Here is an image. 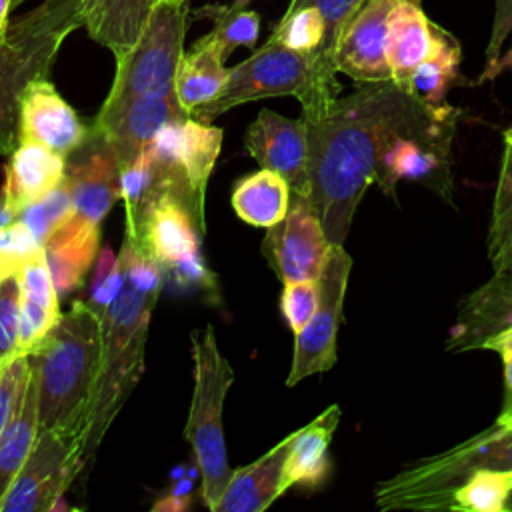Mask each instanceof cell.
Wrapping results in <instances>:
<instances>
[{"label": "cell", "instance_id": "f35d334b", "mask_svg": "<svg viewBox=\"0 0 512 512\" xmlns=\"http://www.w3.org/2000/svg\"><path fill=\"white\" fill-rule=\"evenodd\" d=\"M44 252L30 228L18 218L0 228V278L20 272L30 260Z\"/></svg>", "mask_w": 512, "mask_h": 512}, {"label": "cell", "instance_id": "ac0fdd59", "mask_svg": "<svg viewBox=\"0 0 512 512\" xmlns=\"http://www.w3.org/2000/svg\"><path fill=\"white\" fill-rule=\"evenodd\" d=\"M394 0H366L344 26L336 50L334 68L358 84L392 80L386 60V20Z\"/></svg>", "mask_w": 512, "mask_h": 512}, {"label": "cell", "instance_id": "8fae6325", "mask_svg": "<svg viewBox=\"0 0 512 512\" xmlns=\"http://www.w3.org/2000/svg\"><path fill=\"white\" fill-rule=\"evenodd\" d=\"M222 148V130L192 116L168 122L146 146L172 194L182 198L204 226L206 184Z\"/></svg>", "mask_w": 512, "mask_h": 512}, {"label": "cell", "instance_id": "9c48e42d", "mask_svg": "<svg viewBox=\"0 0 512 512\" xmlns=\"http://www.w3.org/2000/svg\"><path fill=\"white\" fill-rule=\"evenodd\" d=\"M188 8L160 0L134 48L116 60L112 88L100 110H112L132 96L172 94L184 54Z\"/></svg>", "mask_w": 512, "mask_h": 512}, {"label": "cell", "instance_id": "816d5d0a", "mask_svg": "<svg viewBox=\"0 0 512 512\" xmlns=\"http://www.w3.org/2000/svg\"><path fill=\"white\" fill-rule=\"evenodd\" d=\"M252 2H254V0H234L232 4H234V6H238V8H248Z\"/></svg>", "mask_w": 512, "mask_h": 512}, {"label": "cell", "instance_id": "3957f363", "mask_svg": "<svg viewBox=\"0 0 512 512\" xmlns=\"http://www.w3.org/2000/svg\"><path fill=\"white\" fill-rule=\"evenodd\" d=\"M158 294L160 290L136 288L124 280V288L102 318V366L84 428L82 474L90 470L106 430L142 376L144 348Z\"/></svg>", "mask_w": 512, "mask_h": 512}, {"label": "cell", "instance_id": "d6a6232c", "mask_svg": "<svg viewBox=\"0 0 512 512\" xmlns=\"http://www.w3.org/2000/svg\"><path fill=\"white\" fill-rule=\"evenodd\" d=\"M194 18L212 22L208 36L214 40L224 60L236 48H254L260 36V14L234 4H204L194 12Z\"/></svg>", "mask_w": 512, "mask_h": 512}, {"label": "cell", "instance_id": "6da1fadb", "mask_svg": "<svg viewBox=\"0 0 512 512\" xmlns=\"http://www.w3.org/2000/svg\"><path fill=\"white\" fill-rule=\"evenodd\" d=\"M408 94L392 80L360 84L318 118H302L308 138V200L330 244H344L356 208L374 182L382 134Z\"/></svg>", "mask_w": 512, "mask_h": 512}, {"label": "cell", "instance_id": "603a6c76", "mask_svg": "<svg viewBox=\"0 0 512 512\" xmlns=\"http://www.w3.org/2000/svg\"><path fill=\"white\" fill-rule=\"evenodd\" d=\"M292 444V434L280 440L264 456L244 468L232 470L228 486L214 512H262L282 492V470Z\"/></svg>", "mask_w": 512, "mask_h": 512}, {"label": "cell", "instance_id": "83f0119b", "mask_svg": "<svg viewBox=\"0 0 512 512\" xmlns=\"http://www.w3.org/2000/svg\"><path fill=\"white\" fill-rule=\"evenodd\" d=\"M224 62L226 60L208 34L198 38L192 48L182 54L176 68L174 90L188 116L198 106L208 104L220 94L230 70L224 66Z\"/></svg>", "mask_w": 512, "mask_h": 512}, {"label": "cell", "instance_id": "e0dca14e", "mask_svg": "<svg viewBox=\"0 0 512 512\" xmlns=\"http://www.w3.org/2000/svg\"><path fill=\"white\" fill-rule=\"evenodd\" d=\"M246 150L260 168L280 174L292 194L308 198V138L302 116L292 120L262 108L246 130Z\"/></svg>", "mask_w": 512, "mask_h": 512}, {"label": "cell", "instance_id": "b9f144b4", "mask_svg": "<svg viewBox=\"0 0 512 512\" xmlns=\"http://www.w3.org/2000/svg\"><path fill=\"white\" fill-rule=\"evenodd\" d=\"M28 374H30L28 356L14 358L6 366V370L0 374V438H2V432L12 416V408H14L18 390L28 380Z\"/></svg>", "mask_w": 512, "mask_h": 512}, {"label": "cell", "instance_id": "52a82bcc", "mask_svg": "<svg viewBox=\"0 0 512 512\" xmlns=\"http://www.w3.org/2000/svg\"><path fill=\"white\" fill-rule=\"evenodd\" d=\"M458 110L430 106L408 94L402 110L382 134L374 182L384 194H394L400 180L422 182L438 192H450V148Z\"/></svg>", "mask_w": 512, "mask_h": 512}, {"label": "cell", "instance_id": "f546056e", "mask_svg": "<svg viewBox=\"0 0 512 512\" xmlns=\"http://www.w3.org/2000/svg\"><path fill=\"white\" fill-rule=\"evenodd\" d=\"M292 190L288 182L266 168L240 178L232 188L234 212L256 228H270L280 222L290 206Z\"/></svg>", "mask_w": 512, "mask_h": 512}, {"label": "cell", "instance_id": "5bb4252c", "mask_svg": "<svg viewBox=\"0 0 512 512\" xmlns=\"http://www.w3.org/2000/svg\"><path fill=\"white\" fill-rule=\"evenodd\" d=\"M184 118L188 114L180 106L176 92L142 94L128 98L112 110H100L92 120V130L108 144L122 172L140 156L164 124Z\"/></svg>", "mask_w": 512, "mask_h": 512}, {"label": "cell", "instance_id": "484cf974", "mask_svg": "<svg viewBox=\"0 0 512 512\" xmlns=\"http://www.w3.org/2000/svg\"><path fill=\"white\" fill-rule=\"evenodd\" d=\"M160 0H80L82 26L114 58L126 56L140 40Z\"/></svg>", "mask_w": 512, "mask_h": 512}, {"label": "cell", "instance_id": "7dc6e473", "mask_svg": "<svg viewBox=\"0 0 512 512\" xmlns=\"http://www.w3.org/2000/svg\"><path fill=\"white\" fill-rule=\"evenodd\" d=\"M480 348H484V350H494V352H498L500 356L506 354V352H510V350H512V322L506 324V326H504L502 330H498L496 334H492L490 338H486Z\"/></svg>", "mask_w": 512, "mask_h": 512}, {"label": "cell", "instance_id": "cb8c5ba5", "mask_svg": "<svg viewBox=\"0 0 512 512\" xmlns=\"http://www.w3.org/2000/svg\"><path fill=\"white\" fill-rule=\"evenodd\" d=\"M4 172L2 192L22 212L62 184L66 158L38 142L22 140L10 154Z\"/></svg>", "mask_w": 512, "mask_h": 512}, {"label": "cell", "instance_id": "8d00e7d4", "mask_svg": "<svg viewBox=\"0 0 512 512\" xmlns=\"http://www.w3.org/2000/svg\"><path fill=\"white\" fill-rule=\"evenodd\" d=\"M20 272L0 278V368L18 358L20 336Z\"/></svg>", "mask_w": 512, "mask_h": 512}, {"label": "cell", "instance_id": "836d02e7", "mask_svg": "<svg viewBox=\"0 0 512 512\" xmlns=\"http://www.w3.org/2000/svg\"><path fill=\"white\" fill-rule=\"evenodd\" d=\"M512 470H474L452 494L448 512H506Z\"/></svg>", "mask_w": 512, "mask_h": 512}, {"label": "cell", "instance_id": "277c9868", "mask_svg": "<svg viewBox=\"0 0 512 512\" xmlns=\"http://www.w3.org/2000/svg\"><path fill=\"white\" fill-rule=\"evenodd\" d=\"M82 26L80 0H42L12 18L0 38V152L18 146V106L26 86L48 78L64 40Z\"/></svg>", "mask_w": 512, "mask_h": 512}, {"label": "cell", "instance_id": "11a10c76", "mask_svg": "<svg viewBox=\"0 0 512 512\" xmlns=\"http://www.w3.org/2000/svg\"><path fill=\"white\" fill-rule=\"evenodd\" d=\"M10 2H12V8H18V6H20L24 0H10Z\"/></svg>", "mask_w": 512, "mask_h": 512}, {"label": "cell", "instance_id": "c3c4849f", "mask_svg": "<svg viewBox=\"0 0 512 512\" xmlns=\"http://www.w3.org/2000/svg\"><path fill=\"white\" fill-rule=\"evenodd\" d=\"M20 210L6 198V194L0 190V228L8 226L10 222L18 220Z\"/></svg>", "mask_w": 512, "mask_h": 512}, {"label": "cell", "instance_id": "f6af8a7d", "mask_svg": "<svg viewBox=\"0 0 512 512\" xmlns=\"http://www.w3.org/2000/svg\"><path fill=\"white\" fill-rule=\"evenodd\" d=\"M502 362H504V402L496 418V424L512 416V350L502 354Z\"/></svg>", "mask_w": 512, "mask_h": 512}, {"label": "cell", "instance_id": "f5cc1de1", "mask_svg": "<svg viewBox=\"0 0 512 512\" xmlns=\"http://www.w3.org/2000/svg\"><path fill=\"white\" fill-rule=\"evenodd\" d=\"M494 424H496V422H494ZM498 426H512V416H510V418H506L504 422H500Z\"/></svg>", "mask_w": 512, "mask_h": 512}, {"label": "cell", "instance_id": "4fadbf2b", "mask_svg": "<svg viewBox=\"0 0 512 512\" xmlns=\"http://www.w3.org/2000/svg\"><path fill=\"white\" fill-rule=\"evenodd\" d=\"M266 230L262 254L282 284L318 280L332 244L306 196L292 194L286 216Z\"/></svg>", "mask_w": 512, "mask_h": 512}, {"label": "cell", "instance_id": "44dd1931", "mask_svg": "<svg viewBox=\"0 0 512 512\" xmlns=\"http://www.w3.org/2000/svg\"><path fill=\"white\" fill-rule=\"evenodd\" d=\"M432 50V22L422 10V0H394L386 20V60L392 82L408 90L416 66Z\"/></svg>", "mask_w": 512, "mask_h": 512}, {"label": "cell", "instance_id": "f1b7e54d", "mask_svg": "<svg viewBox=\"0 0 512 512\" xmlns=\"http://www.w3.org/2000/svg\"><path fill=\"white\" fill-rule=\"evenodd\" d=\"M38 434V380L30 368L28 380L18 390L12 416L0 438V502L26 462Z\"/></svg>", "mask_w": 512, "mask_h": 512}, {"label": "cell", "instance_id": "60d3db41", "mask_svg": "<svg viewBox=\"0 0 512 512\" xmlns=\"http://www.w3.org/2000/svg\"><path fill=\"white\" fill-rule=\"evenodd\" d=\"M488 258L494 274H512V198L504 208L492 212L488 228Z\"/></svg>", "mask_w": 512, "mask_h": 512}, {"label": "cell", "instance_id": "8992f818", "mask_svg": "<svg viewBox=\"0 0 512 512\" xmlns=\"http://www.w3.org/2000/svg\"><path fill=\"white\" fill-rule=\"evenodd\" d=\"M480 468L512 470V426L484 430L444 452L422 458L374 488L380 510H448L454 490Z\"/></svg>", "mask_w": 512, "mask_h": 512}, {"label": "cell", "instance_id": "ab89813d", "mask_svg": "<svg viewBox=\"0 0 512 512\" xmlns=\"http://www.w3.org/2000/svg\"><path fill=\"white\" fill-rule=\"evenodd\" d=\"M318 282L316 280H302V282H284L280 308L284 314L286 324L296 334L300 332L318 306Z\"/></svg>", "mask_w": 512, "mask_h": 512}, {"label": "cell", "instance_id": "d6986e66", "mask_svg": "<svg viewBox=\"0 0 512 512\" xmlns=\"http://www.w3.org/2000/svg\"><path fill=\"white\" fill-rule=\"evenodd\" d=\"M202 234L204 226L198 222L190 206L176 194L168 192L152 206L140 236L132 242L162 268H168L200 252Z\"/></svg>", "mask_w": 512, "mask_h": 512}, {"label": "cell", "instance_id": "7c38bea8", "mask_svg": "<svg viewBox=\"0 0 512 512\" xmlns=\"http://www.w3.org/2000/svg\"><path fill=\"white\" fill-rule=\"evenodd\" d=\"M350 270L352 256L344 250V244H332L316 280L320 294L316 312L308 324L294 334V358L286 386H294L312 374L326 372L336 364V336Z\"/></svg>", "mask_w": 512, "mask_h": 512}, {"label": "cell", "instance_id": "4316f807", "mask_svg": "<svg viewBox=\"0 0 512 512\" xmlns=\"http://www.w3.org/2000/svg\"><path fill=\"white\" fill-rule=\"evenodd\" d=\"M20 290L18 356H28L60 318V296L48 270L46 252L20 270Z\"/></svg>", "mask_w": 512, "mask_h": 512}, {"label": "cell", "instance_id": "9a60e30c", "mask_svg": "<svg viewBox=\"0 0 512 512\" xmlns=\"http://www.w3.org/2000/svg\"><path fill=\"white\" fill-rule=\"evenodd\" d=\"M64 182L72 196L70 214L88 226L100 228V222L120 198V168L108 144L94 130L66 158Z\"/></svg>", "mask_w": 512, "mask_h": 512}, {"label": "cell", "instance_id": "ee69618b", "mask_svg": "<svg viewBox=\"0 0 512 512\" xmlns=\"http://www.w3.org/2000/svg\"><path fill=\"white\" fill-rule=\"evenodd\" d=\"M512 198V126L504 132V152H502V166L498 174V184L494 192L492 212L504 208Z\"/></svg>", "mask_w": 512, "mask_h": 512}, {"label": "cell", "instance_id": "9f6ffc18", "mask_svg": "<svg viewBox=\"0 0 512 512\" xmlns=\"http://www.w3.org/2000/svg\"><path fill=\"white\" fill-rule=\"evenodd\" d=\"M164 2H172V4H184L186 0H164Z\"/></svg>", "mask_w": 512, "mask_h": 512}, {"label": "cell", "instance_id": "e575fe53", "mask_svg": "<svg viewBox=\"0 0 512 512\" xmlns=\"http://www.w3.org/2000/svg\"><path fill=\"white\" fill-rule=\"evenodd\" d=\"M326 34V24L318 8L298 6L286 8L284 16L276 22L270 40L304 54H314Z\"/></svg>", "mask_w": 512, "mask_h": 512}, {"label": "cell", "instance_id": "7402d4cb", "mask_svg": "<svg viewBox=\"0 0 512 512\" xmlns=\"http://www.w3.org/2000/svg\"><path fill=\"white\" fill-rule=\"evenodd\" d=\"M98 250L100 228L78 222L72 214L50 232L44 252L58 296H68L82 286Z\"/></svg>", "mask_w": 512, "mask_h": 512}, {"label": "cell", "instance_id": "4dcf8cb0", "mask_svg": "<svg viewBox=\"0 0 512 512\" xmlns=\"http://www.w3.org/2000/svg\"><path fill=\"white\" fill-rule=\"evenodd\" d=\"M460 58V42L448 30L432 22V50L412 72L408 92L424 104H444V96L458 78Z\"/></svg>", "mask_w": 512, "mask_h": 512}, {"label": "cell", "instance_id": "681fc988", "mask_svg": "<svg viewBox=\"0 0 512 512\" xmlns=\"http://www.w3.org/2000/svg\"><path fill=\"white\" fill-rule=\"evenodd\" d=\"M10 10H12V2L10 0H0V38H2V34L6 32V28H8V14H10Z\"/></svg>", "mask_w": 512, "mask_h": 512}, {"label": "cell", "instance_id": "2e32d148", "mask_svg": "<svg viewBox=\"0 0 512 512\" xmlns=\"http://www.w3.org/2000/svg\"><path fill=\"white\" fill-rule=\"evenodd\" d=\"M92 126L60 96L48 78L32 80L18 106V142H38L68 158L90 136Z\"/></svg>", "mask_w": 512, "mask_h": 512}, {"label": "cell", "instance_id": "7a4b0ae2", "mask_svg": "<svg viewBox=\"0 0 512 512\" xmlns=\"http://www.w3.org/2000/svg\"><path fill=\"white\" fill-rule=\"evenodd\" d=\"M102 316L74 302L28 354L38 380V426L84 430L102 366Z\"/></svg>", "mask_w": 512, "mask_h": 512}, {"label": "cell", "instance_id": "f907efd6", "mask_svg": "<svg viewBox=\"0 0 512 512\" xmlns=\"http://www.w3.org/2000/svg\"><path fill=\"white\" fill-rule=\"evenodd\" d=\"M502 68H510L512 70V48L500 58V66H498V70L502 72Z\"/></svg>", "mask_w": 512, "mask_h": 512}, {"label": "cell", "instance_id": "5b68a950", "mask_svg": "<svg viewBox=\"0 0 512 512\" xmlns=\"http://www.w3.org/2000/svg\"><path fill=\"white\" fill-rule=\"evenodd\" d=\"M340 94L336 72L322 68L314 54L290 50L274 40H266L252 56L228 70L220 94L198 106L190 116L210 122L226 110L276 96H294L302 104V118H318Z\"/></svg>", "mask_w": 512, "mask_h": 512}, {"label": "cell", "instance_id": "7bdbcfd3", "mask_svg": "<svg viewBox=\"0 0 512 512\" xmlns=\"http://www.w3.org/2000/svg\"><path fill=\"white\" fill-rule=\"evenodd\" d=\"M164 272H170V276L174 278V282L178 286H198V288H206V290H214L216 286V278L214 274L206 268L202 254L196 252L168 268H164Z\"/></svg>", "mask_w": 512, "mask_h": 512}, {"label": "cell", "instance_id": "74e56055", "mask_svg": "<svg viewBox=\"0 0 512 512\" xmlns=\"http://www.w3.org/2000/svg\"><path fill=\"white\" fill-rule=\"evenodd\" d=\"M70 210H72V196L66 182L62 180V184L56 186L48 196L24 208L18 218L30 228L34 238L44 246L50 232L70 214Z\"/></svg>", "mask_w": 512, "mask_h": 512}, {"label": "cell", "instance_id": "6f0895ef", "mask_svg": "<svg viewBox=\"0 0 512 512\" xmlns=\"http://www.w3.org/2000/svg\"><path fill=\"white\" fill-rule=\"evenodd\" d=\"M4 370H6V368H0V374H2V372H4Z\"/></svg>", "mask_w": 512, "mask_h": 512}, {"label": "cell", "instance_id": "1f68e13d", "mask_svg": "<svg viewBox=\"0 0 512 512\" xmlns=\"http://www.w3.org/2000/svg\"><path fill=\"white\" fill-rule=\"evenodd\" d=\"M172 192V186L150 152L144 148L140 156L120 172V198L126 208V236L136 240L152 210V206Z\"/></svg>", "mask_w": 512, "mask_h": 512}, {"label": "cell", "instance_id": "db71d44e", "mask_svg": "<svg viewBox=\"0 0 512 512\" xmlns=\"http://www.w3.org/2000/svg\"><path fill=\"white\" fill-rule=\"evenodd\" d=\"M506 512H512V494H510V498L506 502Z\"/></svg>", "mask_w": 512, "mask_h": 512}, {"label": "cell", "instance_id": "30bf717a", "mask_svg": "<svg viewBox=\"0 0 512 512\" xmlns=\"http://www.w3.org/2000/svg\"><path fill=\"white\" fill-rule=\"evenodd\" d=\"M84 430L40 432L26 462L0 502V512H48L82 474Z\"/></svg>", "mask_w": 512, "mask_h": 512}, {"label": "cell", "instance_id": "d4e9b609", "mask_svg": "<svg viewBox=\"0 0 512 512\" xmlns=\"http://www.w3.org/2000/svg\"><path fill=\"white\" fill-rule=\"evenodd\" d=\"M340 422V406L332 404L304 428L292 432V444L282 470V492L320 486L330 472V442Z\"/></svg>", "mask_w": 512, "mask_h": 512}, {"label": "cell", "instance_id": "d590c367", "mask_svg": "<svg viewBox=\"0 0 512 512\" xmlns=\"http://www.w3.org/2000/svg\"><path fill=\"white\" fill-rule=\"evenodd\" d=\"M366 0H290L288 8H298V6H314L320 10L324 24H326V34L322 46L314 52L318 64L326 70L336 72L334 68V50L338 44V38L348 24V20L356 14V10L364 4Z\"/></svg>", "mask_w": 512, "mask_h": 512}, {"label": "cell", "instance_id": "bcb514c9", "mask_svg": "<svg viewBox=\"0 0 512 512\" xmlns=\"http://www.w3.org/2000/svg\"><path fill=\"white\" fill-rule=\"evenodd\" d=\"M190 500H192L190 494H182V492H176L174 488H170L168 494H164L160 500H156L152 504V510H156V512H182L190 506Z\"/></svg>", "mask_w": 512, "mask_h": 512}, {"label": "cell", "instance_id": "ba28073f", "mask_svg": "<svg viewBox=\"0 0 512 512\" xmlns=\"http://www.w3.org/2000/svg\"><path fill=\"white\" fill-rule=\"evenodd\" d=\"M190 346L194 360V392L184 438L190 442L194 460L202 472V502L214 512L232 476L226 456L222 408L234 382V370L218 348L212 324L194 330L190 334Z\"/></svg>", "mask_w": 512, "mask_h": 512}, {"label": "cell", "instance_id": "ffe728a7", "mask_svg": "<svg viewBox=\"0 0 512 512\" xmlns=\"http://www.w3.org/2000/svg\"><path fill=\"white\" fill-rule=\"evenodd\" d=\"M512 322V274H494L468 294L446 344L452 352L480 348L486 338Z\"/></svg>", "mask_w": 512, "mask_h": 512}]
</instances>
